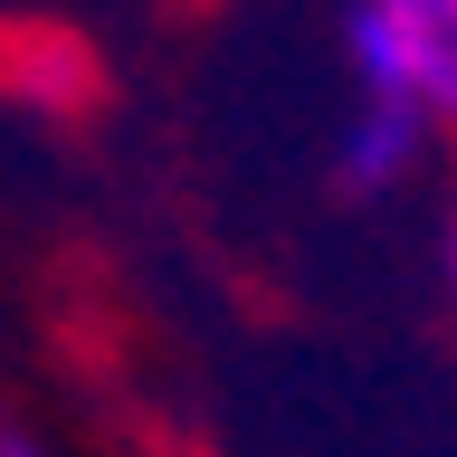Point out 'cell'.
<instances>
[{
    "label": "cell",
    "instance_id": "obj_2",
    "mask_svg": "<svg viewBox=\"0 0 457 457\" xmlns=\"http://www.w3.org/2000/svg\"><path fill=\"white\" fill-rule=\"evenodd\" d=\"M438 134V124H428L420 105H410V96H362V114H353V124H343V181H400V171L420 162V143Z\"/></svg>",
    "mask_w": 457,
    "mask_h": 457
},
{
    "label": "cell",
    "instance_id": "obj_4",
    "mask_svg": "<svg viewBox=\"0 0 457 457\" xmlns=\"http://www.w3.org/2000/svg\"><path fill=\"white\" fill-rule=\"evenodd\" d=\"M448 286H457V228H448Z\"/></svg>",
    "mask_w": 457,
    "mask_h": 457
},
{
    "label": "cell",
    "instance_id": "obj_1",
    "mask_svg": "<svg viewBox=\"0 0 457 457\" xmlns=\"http://www.w3.org/2000/svg\"><path fill=\"white\" fill-rule=\"evenodd\" d=\"M343 48L362 96H410L438 134H457V0H353Z\"/></svg>",
    "mask_w": 457,
    "mask_h": 457
},
{
    "label": "cell",
    "instance_id": "obj_3",
    "mask_svg": "<svg viewBox=\"0 0 457 457\" xmlns=\"http://www.w3.org/2000/svg\"><path fill=\"white\" fill-rule=\"evenodd\" d=\"M0 457H48L38 438H20V428H0Z\"/></svg>",
    "mask_w": 457,
    "mask_h": 457
}]
</instances>
